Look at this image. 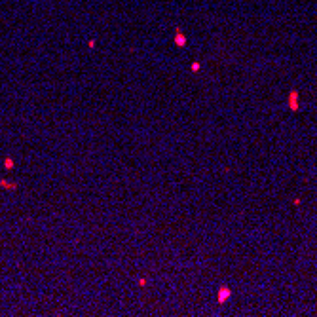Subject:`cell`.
Masks as SVG:
<instances>
[{
  "mask_svg": "<svg viewBox=\"0 0 317 317\" xmlns=\"http://www.w3.org/2000/svg\"><path fill=\"white\" fill-rule=\"evenodd\" d=\"M230 296H232V291L226 287V285L218 289V294H216V298H218V304H224L228 298H230Z\"/></svg>",
  "mask_w": 317,
  "mask_h": 317,
  "instance_id": "7a4b0ae2",
  "label": "cell"
},
{
  "mask_svg": "<svg viewBox=\"0 0 317 317\" xmlns=\"http://www.w3.org/2000/svg\"><path fill=\"white\" fill-rule=\"evenodd\" d=\"M4 167H6V169H11V167H13V160L6 158V160H4Z\"/></svg>",
  "mask_w": 317,
  "mask_h": 317,
  "instance_id": "5b68a950",
  "label": "cell"
},
{
  "mask_svg": "<svg viewBox=\"0 0 317 317\" xmlns=\"http://www.w3.org/2000/svg\"><path fill=\"white\" fill-rule=\"evenodd\" d=\"M192 70L198 72V70H199V63H192Z\"/></svg>",
  "mask_w": 317,
  "mask_h": 317,
  "instance_id": "8992f818",
  "label": "cell"
},
{
  "mask_svg": "<svg viewBox=\"0 0 317 317\" xmlns=\"http://www.w3.org/2000/svg\"><path fill=\"white\" fill-rule=\"evenodd\" d=\"M0 186H2V188H10V190H15L17 184H15V182H8V180H0Z\"/></svg>",
  "mask_w": 317,
  "mask_h": 317,
  "instance_id": "3957f363",
  "label": "cell"
},
{
  "mask_svg": "<svg viewBox=\"0 0 317 317\" xmlns=\"http://www.w3.org/2000/svg\"><path fill=\"white\" fill-rule=\"evenodd\" d=\"M289 108H291L292 112H296L300 108V105H298V91H296V89L289 91Z\"/></svg>",
  "mask_w": 317,
  "mask_h": 317,
  "instance_id": "6da1fadb",
  "label": "cell"
},
{
  "mask_svg": "<svg viewBox=\"0 0 317 317\" xmlns=\"http://www.w3.org/2000/svg\"><path fill=\"white\" fill-rule=\"evenodd\" d=\"M175 42L179 44V46H184V44H186V38H184V36L180 34V33H177V36H175Z\"/></svg>",
  "mask_w": 317,
  "mask_h": 317,
  "instance_id": "277c9868",
  "label": "cell"
}]
</instances>
